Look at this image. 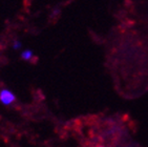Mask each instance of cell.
I'll return each instance as SVG.
<instances>
[{"label":"cell","instance_id":"obj_1","mask_svg":"<svg viewBox=\"0 0 148 147\" xmlns=\"http://www.w3.org/2000/svg\"><path fill=\"white\" fill-rule=\"evenodd\" d=\"M15 101H16V96L14 95L13 91H11L10 89H6V88H3L0 91V102L3 105L9 106V105L13 104Z\"/></svg>","mask_w":148,"mask_h":147},{"label":"cell","instance_id":"obj_2","mask_svg":"<svg viewBox=\"0 0 148 147\" xmlns=\"http://www.w3.org/2000/svg\"><path fill=\"white\" fill-rule=\"evenodd\" d=\"M34 53L31 49H24V51L21 53V59L23 60H31L32 57H33Z\"/></svg>","mask_w":148,"mask_h":147},{"label":"cell","instance_id":"obj_3","mask_svg":"<svg viewBox=\"0 0 148 147\" xmlns=\"http://www.w3.org/2000/svg\"><path fill=\"white\" fill-rule=\"evenodd\" d=\"M20 47H21V42L18 41V40L14 41V43H13V48H14V49H19Z\"/></svg>","mask_w":148,"mask_h":147}]
</instances>
